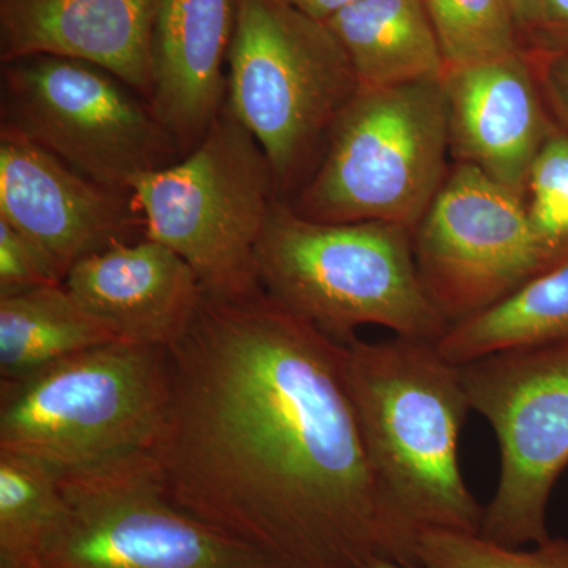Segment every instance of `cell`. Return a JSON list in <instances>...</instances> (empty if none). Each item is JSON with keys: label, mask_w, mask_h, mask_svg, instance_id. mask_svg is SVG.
Instances as JSON below:
<instances>
[{"label": "cell", "mask_w": 568, "mask_h": 568, "mask_svg": "<svg viewBox=\"0 0 568 568\" xmlns=\"http://www.w3.org/2000/svg\"><path fill=\"white\" fill-rule=\"evenodd\" d=\"M155 457L170 499L293 568L387 559L345 345L265 294H204L168 347Z\"/></svg>", "instance_id": "6da1fadb"}, {"label": "cell", "mask_w": 568, "mask_h": 568, "mask_svg": "<svg viewBox=\"0 0 568 568\" xmlns=\"http://www.w3.org/2000/svg\"><path fill=\"white\" fill-rule=\"evenodd\" d=\"M345 377L375 478L387 559L420 567L417 540L429 530L480 534L485 508L458 462L470 410L459 365L433 342L355 338L345 345Z\"/></svg>", "instance_id": "7a4b0ae2"}, {"label": "cell", "mask_w": 568, "mask_h": 568, "mask_svg": "<svg viewBox=\"0 0 568 568\" xmlns=\"http://www.w3.org/2000/svg\"><path fill=\"white\" fill-rule=\"evenodd\" d=\"M170 402L166 347L115 339L0 381V450L62 480L155 466Z\"/></svg>", "instance_id": "3957f363"}, {"label": "cell", "mask_w": 568, "mask_h": 568, "mask_svg": "<svg viewBox=\"0 0 568 568\" xmlns=\"http://www.w3.org/2000/svg\"><path fill=\"white\" fill-rule=\"evenodd\" d=\"M256 267L265 294L339 345L362 325L433 343L448 328L418 275L414 233L399 224L313 222L278 197Z\"/></svg>", "instance_id": "277c9868"}, {"label": "cell", "mask_w": 568, "mask_h": 568, "mask_svg": "<svg viewBox=\"0 0 568 568\" xmlns=\"http://www.w3.org/2000/svg\"><path fill=\"white\" fill-rule=\"evenodd\" d=\"M361 89L325 22L284 0H234L226 108L260 144L284 196Z\"/></svg>", "instance_id": "5b68a950"}, {"label": "cell", "mask_w": 568, "mask_h": 568, "mask_svg": "<svg viewBox=\"0 0 568 568\" xmlns=\"http://www.w3.org/2000/svg\"><path fill=\"white\" fill-rule=\"evenodd\" d=\"M443 78L358 89L291 207L313 222L392 223L414 233L447 178Z\"/></svg>", "instance_id": "8992f818"}, {"label": "cell", "mask_w": 568, "mask_h": 568, "mask_svg": "<svg viewBox=\"0 0 568 568\" xmlns=\"http://www.w3.org/2000/svg\"><path fill=\"white\" fill-rule=\"evenodd\" d=\"M132 193L145 237L183 257L204 294L239 297L263 290L257 246L282 196L260 144L226 104L193 151L140 175Z\"/></svg>", "instance_id": "52a82bcc"}, {"label": "cell", "mask_w": 568, "mask_h": 568, "mask_svg": "<svg viewBox=\"0 0 568 568\" xmlns=\"http://www.w3.org/2000/svg\"><path fill=\"white\" fill-rule=\"evenodd\" d=\"M2 125L123 192L183 156L140 93L110 71L55 55L2 63Z\"/></svg>", "instance_id": "ba28073f"}, {"label": "cell", "mask_w": 568, "mask_h": 568, "mask_svg": "<svg viewBox=\"0 0 568 568\" xmlns=\"http://www.w3.org/2000/svg\"><path fill=\"white\" fill-rule=\"evenodd\" d=\"M470 410L491 425L499 480L478 536L500 547L548 540L549 497L568 467V345L459 365Z\"/></svg>", "instance_id": "9c48e42d"}, {"label": "cell", "mask_w": 568, "mask_h": 568, "mask_svg": "<svg viewBox=\"0 0 568 568\" xmlns=\"http://www.w3.org/2000/svg\"><path fill=\"white\" fill-rule=\"evenodd\" d=\"M62 488L65 514L43 568H293L183 510L155 466Z\"/></svg>", "instance_id": "30bf717a"}, {"label": "cell", "mask_w": 568, "mask_h": 568, "mask_svg": "<svg viewBox=\"0 0 568 568\" xmlns=\"http://www.w3.org/2000/svg\"><path fill=\"white\" fill-rule=\"evenodd\" d=\"M426 294L450 325L487 312L548 271L526 194L457 163L414 230Z\"/></svg>", "instance_id": "8fae6325"}, {"label": "cell", "mask_w": 568, "mask_h": 568, "mask_svg": "<svg viewBox=\"0 0 568 568\" xmlns=\"http://www.w3.org/2000/svg\"><path fill=\"white\" fill-rule=\"evenodd\" d=\"M0 220L67 278L84 257L145 237L132 192L85 178L24 134L0 126Z\"/></svg>", "instance_id": "7c38bea8"}, {"label": "cell", "mask_w": 568, "mask_h": 568, "mask_svg": "<svg viewBox=\"0 0 568 568\" xmlns=\"http://www.w3.org/2000/svg\"><path fill=\"white\" fill-rule=\"evenodd\" d=\"M443 82L455 159L526 194L530 168L555 129L530 50L447 69Z\"/></svg>", "instance_id": "4fadbf2b"}, {"label": "cell", "mask_w": 568, "mask_h": 568, "mask_svg": "<svg viewBox=\"0 0 568 568\" xmlns=\"http://www.w3.org/2000/svg\"><path fill=\"white\" fill-rule=\"evenodd\" d=\"M162 0H0V62L55 55L92 63L151 100Z\"/></svg>", "instance_id": "5bb4252c"}, {"label": "cell", "mask_w": 568, "mask_h": 568, "mask_svg": "<svg viewBox=\"0 0 568 568\" xmlns=\"http://www.w3.org/2000/svg\"><path fill=\"white\" fill-rule=\"evenodd\" d=\"M63 284L119 339L166 349L192 324L204 297L185 260L148 237L84 257Z\"/></svg>", "instance_id": "9a60e30c"}, {"label": "cell", "mask_w": 568, "mask_h": 568, "mask_svg": "<svg viewBox=\"0 0 568 568\" xmlns=\"http://www.w3.org/2000/svg\"><path fill=\"white\" fill-rule=\"evenodd\" d=\"M234 0H162L153 31V114L183 155L226 103Z\"/></svg>", "instance_id": "2e32d148"}, {"label": "cell", "mask_w": 568, "mask_h": 568, "mask_svg": "<svg viewBox=\"0 0 568 568\" xmlns=\"http://www.w3.org/2000/svg\"><path fill=\"white\" fill-rule=\"evenodd\" d=\"M361 88L439 80L446 61L424 0H358L325 22Z\"/></svg>", "instance_id": "e0dca14e"}, {"label": "cell", "mask_w": 568, "mask_h": 568, "mask_svg": "<svg viewBox=\"0 0 568 568\" xmlns=\"http://www.w3.org/2000/svg\"><path fill=\"white\" fill-rule=\"evenodd\" d=\"M115 339L63 283L0 295V381L21 379Z\"/></svg>", "instance_id": "ac0fdd59"}, {"label": "cell", "mask_w": 568, "mask_h": 568, "mask_svg": "<svg viewBox=\"0 0 568 568\" xmlns=\"http://www.w3.org/2000/svg\"><path fill=\"white\" fill-rule=\"evenodd\" d=\"M568 345V261L480 315L450 325L436 343L455 365L530 347Z\"/></svg>", "instance_id": "d6986e66"}, {"label": "cell", "mask_w": 568, "mask_h": 568, "mask_svg": "<svg viewBox=\"0 0 568 568\" xmlns=\"http://www.w3.org/2000/svg\"><path fill=\"white\" fill-rule=\"evenodd\" d=\"M63 514L62 478L39 459L0 450V568H43Z\"/></svg>", "instance_id": "ffe728a7"}, {"label": "cell", "mask_w": 568, "mask_h": 568, "mask_svg": "<svg viewBox=\"0 0 568 568\" xmlns=\"http://www.w3.org/2000/svg\"><path fill=\"white\" fill-rule=\"evenodd\" d=\"M447 69L528 50L507 0H424Z\"/></svg>", "instance_id": "44dd1931"}, {"label": "cell", "mask_w": 568, "mask_h": 568, "mask_svg": "<svg viewBox=\"0 0 568 568\" xmlns=\"http://www.w3.org/2000/svg\"><path fill=\"white\" fill-rule=\"evenodd\" d=\"M526 205L549 268L568 261V133L552 129L530 168Z\"/></svg>", "instance_id": "7402d4cb"}, {"label": "cell", "mask_w": 568, "mask_h": 568, "mask_svg": "<svg viewBox=\"0 0 568 568\" xmlns=\"http://www.w3.org/2000/svg\"><path fill=\"white\" fill-rule=\"evenodd\" d=\"M422 568H568V538H551L532 549L500 547L478 534L429 530L417 540Z\"/></svg>", "instance_id": "603a6c76"}, {"label": "cell", "mask_w": 568, "mask_h": 568, "mask_svg": "<svg viewBox=\"0 0 568 568\" xmlns=\"http://www.w3.org/2000/svg\"><path fill=\"white\" fill-rule=\"evenodd\" d=\"M65 282L39 246L0 220V295Z\"/></svg>", "instance_id": "cb8c5ba5"}, {"label": "cell", "mask_w": 568, "mask_h": 568, "mask_svg": "<svg viewBox=\"0 0 568 568\" xmlns=\"http://www.w3.org/2000/svg\"><path fill=\"white\" fill-rule=\"evenodd\" d=\"M545 99L568 133V51L530 50Z\"/></svg>", "instance_id": "d4e9b609"}, {"label": "cell", "mask_w": 568, "mask_h": 568, "mask_svg": "<svg viewBox=\"0 0 568 568\" xmlns=\"http://www.w3.org/2000/svg\"><path fill=\"white\" fill-rule=\"evenodd\" d=\"M534 50L568 51V0H538Z\"/></svg>", "instance_id": "484cf974"}, {"label": "cell", "mask_w": 568, "mask_h": 568, "mask_svg": "<svg viewBox=\"0 0 568 568\" xmlns=\"http://www.w3.org/2000/svg\"><path fill=\"white\" fill-rule=\"evenodd\" d=\"M284 2L293 6L294 9L302 11L306 17L313 20L327 22L346 7L353 6L358 0H284Z\"/></svg>", "instance_id": "4316f807"}, {"label": "cell", "mask_w": 568, "mask_h": 568, "mask_svg": "<svg viewBox=\"0 0 568 568\" xmlns=\"http://www.w3.org/2000/svg\"><path fill=\"white\" fill-rule=\"evenodd\" d=\"M523 39H532L537 28L538 0H507Z\"/></svg>", "instance_id": "83f0119b"}, {"label": "cell", "mask_w": 568, "mask_h": 568, "mask_svg": "<svg viewBox=\"0 0 568 568\" xmlns=\"http://www.w3.org/2000/svg\"><path fill=\"white\" fill-rule=\"evenodd\" d=\"M364 568H422L414 566H405V564L395 562V560L386 559V558H375L368 560L365 564Z\"/></svg>", "instance_id": "f1b7e54d"}]
</instances>
